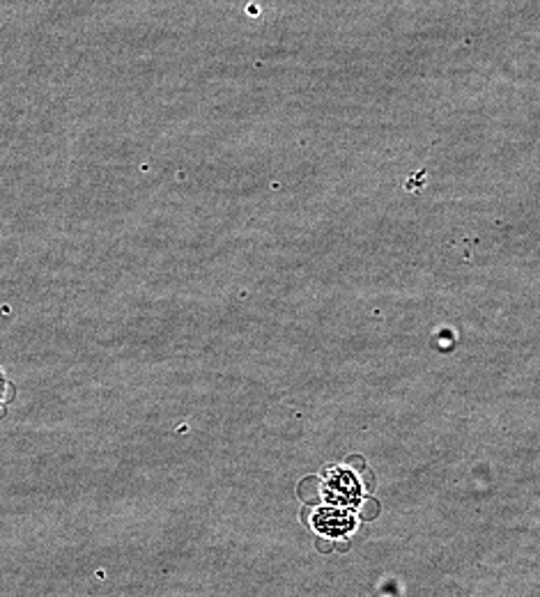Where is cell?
Wrapping results in <instances>:
<instances>
[{
	"label": "cell",
	"instance_id": "cell-4",
	"mask_svg": "<svg viewBox=\"0 0 540 597\" xmlns=\"http://www.w3.org/2000/svg\"><path fill=\"white\" fill-rule=\"evenodd\" d=\"M361 486L366 492H373L375 490V480L371 473H363V480H361Z\"/></svg>",
	"mask_w": 540,
	"mask_h": 597
},
{
	"label": "cell",
	"instance_id": "cell-5",
	"mask_svg": "<svg viewBox=\"0 0 540 597\" xmlns=\"http://www.w3.org/2000/svg\"><path fill=\"white\" fill-rule=\"evenodd\" d=\"M6 393H8V380H6L3 371H0V407H3V403H6Z\"/></svg>",
	"mask_w": 540,
	"mask_h": 597
},
{
	"label": "cell",
	"instance_id": "cell-2",
	"mask_svg": "<svg viewBox=\"0 0 540 597\" xmlns=\"http://www.w3.org/2000/svg\"><path fill=\"white\" fill-rule=\"evenodd\" d=\"M306 522L310 529H316L318 533H322V537L336 540L343 537L352 531L354 522L352 518L346 513V510L340 508H316L306 513Z\"/></svg>",
	"mask_w": 540,
	"mask_h": 597
},
{
	"label": "cell",
	"instance_id": "cell-1",
	"mask_svg": "<svg viewBox=\"0 0 540 597\" xmlns=\"http://www.w3.org/2000/svg\"><path fill=\"white\" fill-rule=\"evenodd\" d=\"M361 490L359 478L350 469H327L325 478L320 480V494L333 505H350L357 501V494Z\"/></svg>",
	"mask_w": 540,
	"mask_h": 597
},
{
	"label": "cell",
	"instance_id": "cell-3",
	"mask_svg": "<svg viewBox=\"0 0 540 597\" xmlns=\"http://www.w3.org/2000/svg\"><path fill=\"white\" fill-rule=\"evenodd\" d=\"M380 513V503L375 499H363L359 505V515L361 520H375Z\"/></svg>",
	"mask_w": 540,
	"mask_h": 597
}]
</instances>
